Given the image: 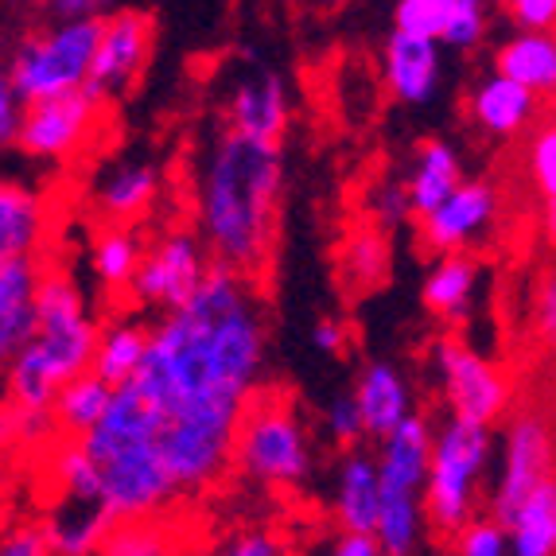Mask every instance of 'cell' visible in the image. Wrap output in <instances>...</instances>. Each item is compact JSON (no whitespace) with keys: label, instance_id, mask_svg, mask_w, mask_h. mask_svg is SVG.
<instances>
[{"label":"cell","instance_id":"obj_49","mask_svg":"<svg viewBox=\"0 0 556 556\" xmlns=\"http://www.w3.org/2000/svg\"><path fill=\"white\" fill-rule=\"evenodd\" d=\"M12 4H20V0H12Z\"/></svg>","mask_w":556,"mask_h":556},{"label":"cell","instance_id":"obj_47","mask_svg":"<svg viewBox=\"0 0 556 556\" xmlns=\"http://www.w3.org/2000/svg\"><path fill=\"white\" fill-rule=\"evenodd\" d=\"M538 334L541 339H553L556 334V288L553 280L541 285V296H538Z\"/></svg>","mask_w":556,"mask_h":556},{"label":"cell","instance_id":"obj_43","mask_svg":"<svg viewBox=\"0 0 556 556\" xmlns=\"http://www.w3.org/2000/svg\"><path fill=\"white\" fill-rule=\"evenodd\" d=\"M312 556H381L378 541L370 533H346V529H331V538L319 541Z\"/></svg>","mask_w":556,"mask_h":556},{"label":"cell","instance_id":"obj_37","mask_svg":"<svg viewBox=\"0 0 556 556\" xmlns=\"http://www.w3.org/2000/svg\"><path fill=\"white\" fill-rule=\"evenodd\" d=\"M526 172H529V184L538 187L545 203L553 206L556 199V129L548 121H541L533 137L526 140Z\"/></svg>","mask_w":556,"mask_h":556},{"label":"cell","instance_id":"obj_34","mask_svg":"<svg viewBox=\"0 0 556 556\" xmlns=\"http://www.w3.org/2000/svg\"><path fill=\"white\" fill-rule=\"evenodd\" d=\"M491 4L494 0H452L437 43L452 47V51H475L491 31Z\"/></svg>","mask_w":556,"mask_h":556},{"label":"cell","instance_id":"obj_18","mask_svg":"<svg viewBox=\"0 0 556 556\" xmlns=\"http://www.w3.org/2000/svg\"><path fill=\"white\" fill-rule=\"evenodd\" d=\"M467 117L486 137L510 140L518 132L533 129L541 121V98L521 90L518 83H506V78H498L491 71V75L479 78L475 90L467 93Z\"/></svg>","mask_w":556,"mask_h":556},{"label":"cell","instance_id":"obj_16","mask_svg":"<svg viewBox=\"0 0 556 556\" xmlns=\"http://www.w3.org/2000/svg\"><path fill=\"white\" fill-rule=\"evenodd\" d=\"M440 75H444V59H440L437 39L390 31L381 47V78L397 102L428 105L440 90Z\"/></svg>","mask_w":556,"mask_h":556},{"label":"cell","instance_id":"obj_24","mask_svg":"<svg viewBox=\"0 0 556 556\" xmlns=\"http://www.w3.org/2000/svg\"><path fill=\"white\" fill-rule=\"evenodd\" d=\"M113 518L105 514L102 502H83V498H51L39 533L47 541L51 556H98L105 533H110Z\"/></svg>","mask_w":556,"mask_h":556},{"label":"cell","instance_id":"obj_42","mask_svg":"<svg viewBox=\"0 0 556 556\" xmlns=\"http://www.w3.org/2000/svg\"><path fill=\"white\" fill-rule=\"evenodd\" d=\"M20 113H24V102H20L16 86H12L9 71H4V63H0V152L16 144Z\"/></svg>","mask_w":556,"mask_h":556},{"label":"cell","instance_id":"obj_31","mask_svg":"<svg viewBox=\"0 0 556 556\" xmlns=\"http://www.w3.org/2000/svg\"><path fill=\"white\" fill-rule=\"evenodd\" d=\"M144 257V238L132 226H102L93 238L90 265L105 292H129V280Z\"/></svg>","mask_w":556,"mask_h":556},{"label":"cell","instance_id":"obj_1","mask_svg":"<svg viewBox=\"0 0 556 556\" xmlns=\"http://www.w3.org/2000/svg\"><path fill=\"white\" fill-rule=\"evenodd\" d=\"M269 319L253 277L211 265L179 312L149 327V351L125 386L149 405L156 452L176 494H203L230 475L241 408L265 381Z\"/></svg>","mask_w":556,"mask_h":556},{"label":"cell","instance_id":"obj_21","mask_svg":"<svg viewBox=\"0 0 556 556\" xmlns=\"http://www.w3.org/2000/svg\"><path fill=\"white\" fill-rule=\"evenodd\" d=\"M482 285V265L471 253H440L425 273L420 300L425 312L440 324H467L475 312V296Z\"/></svg>","mask_w":556,"mask_h":556},{"label":"cell","instance_id":"obj_46","mask_svg":"<svg viewBox=\"0 0 556 556\" xmlns=\"http://www.w3.org/2000/svg\"><path fill=\"white\" fill-rule=\"evenodd\" d=\"M312 346H316L319 354L339 358V354H346V346H351V327L334 316L316 319V327H312Z\"/></svg>","mask_w":556,"mask_h":556},{"label":"cell","instance_id":"obj_12","mask_svg":"<svg viewBox=\"0 0 556 556\" xmlns=\"http://www.w3.org/2000/svg\"><path fill=\"white\" fill-rule=\"evenodd\" d=\"M98 121H102V102H93L86 90L39 98L20 113L16 149L39 164H63L98 132Z\"/></svg>","mask_w":556,"mask_h":556},{"label":"cell","instance_id":"obj_5","mask_svg":"<svg viewBox=\"0 0 556 556\" xmlns=\"http://www.w3.org/2000/svg\"><path fill=\"white\" fill-rule=\"evenodd\" d=\"M230 471L261 482L269 491H304L316 475V440L304 408L285 390L261 386L245 408L230 440Z\"/></svg>","mask_w":556,"mask_h":556},{"label":"cell","instance_id":"obj_41","mask_svg":"<svg viewBox=\"0 0 556 556\" xmlns=\"http://www.w3.org/2000/svg\"><path fill=\"white\" fill-rule=\"evenodd\" d=\"M502 12L518 31H553L556 24V0H502Z\"/></svg>","mask_w":556,"mask_h":556},{"label":"cell","instance_id":"obj_17","mask_svg":"<svg viewBox=\"0 0 556 556\" xmlns=\"http://www.w3.org/2000/svg\"><path fill=\"white\" fill-rule=\"evenodd\" d=\"M354 408H358V420H362V432L366 440L378 444L386 432L401 425L408 413H417V401H413V386L405 381V374L386 358H374L366 362L354 378Z\"/></svg>","mask_w":556,"mask_h":556},{"label":"cell","instance_id":"obj_27","mask_svg":"<svg viewBox=\"0 0 556 556\" xmlns=\"http://www.w3.org/2000/svg\"><path fill=\"white\" fill-rule=\"evenodd\" d=\"M506 553L510 556H553L556 553V486L545 482L538 491L521 498L506 518Z\"/></svg>","mask_w":556,"mask_h":556},{"label":"cell","instance_id":"obj_45","mask_svg":"<svg viewBox=\"0 0 556 556\" xmlns=\"http://www.w3.org/2000/svg\"><path fill=\"white\" fill-rule=\"evenodd\" d=\"M121 0H47V12L55 16V24L66 20H102L117 12Z\"/></svg>","mask_w":556,"mask_h":556},{"label":"cell","instance_id":"obj_8","mask_svg":"<svg viewBox=\"0 0 556 556\" xmlns=\"http://www.w3.org/2000/svg\"><path fill=\"white\" fill-rule=\"evenodd\" d=\"M93 43H98V20H66V24L20 39L4 63L20 102L28 105L39 98L83 90L90 78Z\"/></svg>","mask_w":556,"mask_h":556},{"label":"cell","instance_id":"obj_11","mask_svg":"<svg viewBox=\"0 0 556 556\" xmlns=\"http://www.w3.org/2000/svg\"><path fill=\"white\" fill-rule=\"evenodd\" d=\"M211 265L214 261L206 257L199 233L191 230L160 233L152 245H144V257H140L137 273L129 280V296L140 307L160 312V316L179 312L199 292Z\"/></svg>","mask_w":556,"mask_h":556},{"label":"cell","instance_id":"obj_38","mask_svg":"<svg viewBox=\"0 0 556 556\" xmlns=\"http://www.w3.org/2000/svg\"><path fill=\"white\" fill-rule=\"evenodd\" d=\"M447 9H452V0H397V9H393V31L440 39Z\"/></svg>","mask_w":556,"mask_h":556},{"label":"cell","instance_id":"obj_13","mask_svg":"<svg viewBox=\"0 0 556 556\" xmlns=\"http://www.w3.org/2000/svg\"><path fill=\"white\" fill-rule=\"evenodd\" d=\"M152 43H156V24H152L149 12L117 9L102 16L90 59V78H86L83 90L102 105L105 98L125 93L140 78V71L149 66Z\"/></svg>","mask_w":556,"mask_h":556},{"label":"cell","instance_id":"obj_40","mask_svg":"<svg viewBox=\"0 0 556 556\" xmlns=\"http://www.w3.org/2000/svg\"><path fill=\"white\" fill-rule=\"evenodd\" d=\"M366 223L378 226V230H397L401 223H408L413 214H408V203H405V191H401V179H381L378 187L370 191V203H366Z\"/></svg>","mask_w":556,"mask_h":556},{"label":"cell","instance_id":"obj_2","mask_svg":"<svg viewBox=\"0 0 556 556\" xmlns=\"http://www.w3.org/2000/svg\"><path fill=\"white\" fill-rule=\"evenodd\" d=\"M285 144L223 129L203 152L195 184L199 241L214 265L253 277L277 245Z\"/></svg>","mask_w":556,"mask_h":556},{"label":"cell","instance_id":"obj_36","mask_svg":"<svg viewBox=\"0 0 556 556\" xmlns=\"http://www.w3.org/2000/svg\"><path fill=\"white\" fill-rule=\"evenodd\" d=\"M319 432H324V440L334 447V452H354V447H362L366 432H362V420H358V408H354L351 390L334 393V397L324 405V413H319Z\"/></svg>","mask_w":556,"mask_h":556},{"label":"cell","instance_id":"obj_19","mask_svg":"<svg viewBox=\"0 0 556 556\" xmlns=\"http://www.w3.org/2000/svg\"><path fill=\"white\" fill-rule=\"evenodd\" d=\"M51 211L36 187L0 176V261H39Z\"/></svg>","mask_w":556,"mask_h":556},{"label":"cell","instance_id":"obj_9","mask_svg":"<svg viewBox=\"0 0 556 556\" xmlns=\"http://www.w3.org/2000/svg\"><path fill=\"white\" fill-rule=\"evenodd\" d=\"M440 393H444L447 417L464 425L494 428L514 408V378L506 366L475 351L459 334H444L432 346Z\"/></svg>","mask_w":556,"mask_h":556},{"label":"cell","instance_id":"obj_22","mask_svg":"<svg viewBox=\"0 0 556 556\" xmlns=\"http://www.w3.org/2000/svg\"><path fill=\"white\" fill-rule=\"evenodd\" d=\"M160 195V167L149 160H121L93 179V211L105 226H129Z\"/></svg>","mask_w":556,"mask_h":556},{"label":"cell","instance_id":"obj_14","mask_svg":"<svg viewBox=\"0 0 556 556\" xmlns=\"http://www.w3.org/2000/svg\"><path fill=\"white\" fill-rule=\"evenodd\" d=\"M498 223V191L486 179H459L452 195L417 218L420 245L432 257L440 253H467L482 233Z\"/></svg>","mask_w":556,"mask_h":556},{"label":"cell","instance_id":"obj_35","mask_svg":"<svg viewBox=\"0 0 556 556\" xmlns=\"http://www.w3.org/2000/svg\"><path fill=\"white\" fill-rule=\"evenodd\" d=\"M206 556H296V548H292L288 533H280L277 526L250 521V526L230 529Z\"/></svg>","mask_w":556,"mask_h":556},{"label":"cell","instance_id":"obj_6","mask_svg":"<svg viewBox=\"0 0 556 556\" xmlns=\"http://www.w3.org/2000/svg\"><path fill=\"white\" fill-rule=\"evenodd\" d=\"M494 432L479 425L447 417L432 432L425 486H420V510L428 533L455 538L467 521H475L486 506V475H491Z\"/></svg>","mask_w":556,"mask_h":556},{"label":"cell","instance_id":"obj_44","mask_svg":"<svg viewBox=\"0 0 556 556\" xmlns=\"http://www.w3.org/2000/svg\"><path fill=\"white\" fill-rule=\"evenodd\" d=\"M0 556H51L47 553V541L36 526H9L0 529Z\"/></svg>","mask_w":556,"mask_h":556},{"label":"cell","instance_id":"obj_32","mask_svg":"<svg viewBox=\"0 0 556 556\" xmlns=\"http://www.w3.org/2000/svg\"><path fill=\"white\" fill-rule=\"evenodd\" d=\"M98 556H184V545L164 518H137L113 521Z\"/></svg>","mask_w":556,"mask_h":556},{"label":"cell","instance_id":"obj_3","mask_svg":"<svg viewBox=\"0 0 556 556\" xmlns=\"http://www.w3.org/2000/svg\"><path fill=\"white\" fill-rule=\"evenodd\" d=\"M98 475L102 506L113 521L164 518L176 506V486L156 452V425L132 386H117L102 420L78 440Z\"/></svg>","mask_w":556,"mask_h":556},{"label":"cell","instance_id":"obj_48","mask_svg":"<svg viewBox=\"0 0 556 556\" xmlns=\"http://www.w3.org/2000/svg\"><path fill=\"white\" fill-rule=\"evenodd\" d=\"M316 4H324V9H339L343 0H316Z\"/></svg>","mask_w":556,"mask_h":556},{"label":"cell","instance_id":"obj_20","mask_svg":"<svg viewBox=\"0 0 556 556\" xmlns=\"http://www.w3.org/2000/svg\"><path fill=\"white\" fill-rule=\"evenodd\" d=\"M331 521L334 529H346V533H374V521H378V467H374V452H366V447L339 452L331 479Z\"/></svg>","mask_w":556,"mask_h":556},{"label":"cell","instance_id":"obj_29","mask_svg":"<svg viewBox=\"0 0 556 556\" xmlns=\"http://www.w3.org/2000/svg\"><path fill=\"white\" fill-rule=\"evenodd\" d=\"M390 273H393L390 233L370 223L354 226L343 238V250H339V277H343V288H351V292H374V288H381L390 280Z\"/></svg>","mask_w":556,"mask_h":556},{"label":"cell","instance_id":"obj_28","mask_svg":"<svg viewBox=\"0 0 556 556\" xmlns=\"http://www.w3.org/2000/svg\"><path fill=\"white\" fill-rule=\"evenodd\" d=\"M144 351H149V327L140 319H113L110 327H98L90 374L98 381H105L110 390H117L140 370Z\"/></svg>","mask_w":556,"mask_h":556},{"label":"cell","instance_id":"obj_7","mask_svg":"<svg viewBox=\"0 0 556 556\" xmlns=\"http://www.w3.org/2000/svg\"><path fill=\"white\" fill-rule=\"evenodd\" d=\"M437 425L425 413H408L393 432L378 440L374 467H378V521L370 538L381 556H417L428 538L420 486H425L428 452H432Z\"/></svg>","mask_w":556,"mask_h":556},{"label":"cell","instance_id":"obj_30","mask_svg":"<svg viewBox=\"0 0 556 556\" xmlns=\"http://www.w3.org/2000/svg\"><path fill=\"white\" fill-rule=\"evenodd\" d=\"M110 397H113V390L105 386V381L93 378L90 370L71 378L66 386H59V393L51 397V405H47L51 425H55V437L83 440L86 432L102 420V413L110 408Z\"/></svg>","mask_w":556,"mask_h":556},{"label":"cell","instance_id":"obj_4","mask_svg":"<svg viewBox=\"0 0 556 556\" xmlns=\"http://www.w3.org/2000/svg\"><path fill=\"white\" fill-rule=\"evenodd\" d=\"M98 319L86 307L83 288L63 269H43L36 285V334L4 366L9 405L47 408L59 386L90 370Z\"/></svg>","mask_w":556,"mask_h":556},{"label":"cell","instance_id":"obj_23","mask_svg":"<svg viewBox=\"0 0 556 556\" xmlns=\"http://www.w3.org/2000/svg\"><path fill=\"white\" fill-rule=\"evenodd\" d=\"M39 261H0V370L36 334V285Z\"/></svg>","mask_w":556,"mask_h":556},{"label":"cell","instance_id":"obj_33","mask_svg":"<svg viewBox=\"0 0 556 556\" xmlns=\"http://www.w3.org/2000/svg\"><path fill=\"white\" fill-rule=\"evenodd\" d=\"M47 475H51V486H55L59 498L102 502L98 475H93L90 459L83 455L78 440H55V447L47 455Z\"/></svg>","mask_w":556,"mask_h":556},{"label":"cell","instance_id":"obj_39","mask_svg":"<svg viewBox=\"0 0 556 556\" xmlns=\"http://www.w3.org/2000/svg\"><path fill=\"white\" fill-rule=\"evenodd\" d=\"M447 545H452V556H510L502 521H494L491 514H479L475 521H467L455 538H447Z\"/></svg>","mask_w":556,"mask_h":556},{"label":"cell","instance_id":"obj_15","mask_svg":"<svg viewBox=\"0 0 556 556\" xmlns=\"http://www.w3.org/2000/svg\"><path fill=\"white\" fill-rule=\"evenodd\" d=\"M226 129L241 132L253 140H269V144H285V132L292 125V98H288L285 75L269 71V66H253L238 83L230 86L226 98Z\"/></svg>","mask_w":556,"mask_h":556},{"label":"cell","instance_id":"obj_10","mask_svg":"<svg viewBox=\"0 0 556 556\" xmlns=\"http://www.w3.org/2000/svg\"><path fill=\"white\" fill-rule=\"evenodd\" d=\"M553 482V432L541 408H510L502 420V464L494 471L482 514L502 521L521 498Z\"/></svg>","mask_w":556,"mask_h":556},{"label":"cell","instance_id":"obj_26","mask_svg":"<svg viewBox=\"0 0 556 556\" xmlns=\"http://www.w3.org/2000/svg\"><path fill=\"white\" fill-rule=\"evenodd\" d=\"M494 75L521 90L548 98L556 90V39L553 31H518L494 51Z\"/></svg>","mask_w":556,"mask_h":556},{"label":"cell","instance_id":"obj_25","mask_svg":"<svg viewBox=\"0 0 556 556\" xmlns=\"http://www.w3.org/2000/svg\"><path fill=\"white\" fill-rule=\"evenodd\" d=\"M464 179V160L455 152V144L432 137L425 144H417L413 160L405 167V179H401V191H405V203L413 218H425L437 203H444L452 195V187Z\"/></svg>","mask_w":556,"mask_h":556}]
</instances>
